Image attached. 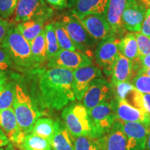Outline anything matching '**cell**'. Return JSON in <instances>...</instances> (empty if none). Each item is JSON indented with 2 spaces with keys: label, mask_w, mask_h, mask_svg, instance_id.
Listing matches in <instances>:
<instances>
[{
  "label": "cell",
  "mask_w": 150,
  "mask_h": 150,
  "mask_svg": "<svg viewBox=\"0 0 150 150\" xmlns=\"http://www.w3.org/2000/svg\"><path fill=\"white\" fill-rule=\"evenodd\" d=\"M99 77H102V71L93 65L73 70L72 88L76 99L81 101L91 82Z\"/></svg>",
  "instance_id": "4fadbf2b"
},
{
  "label": "cell",
  "mask_w": 150,
  "mask_h": 150,
  "mask_svg": "<svg viewBox=\"0 0 150 150\" xmlns=\"http://www.w3.org/2000/svg\"><path fill=\"white\" fill-rule=\"evenodd\" d=\"M56 9H63L67 6L66 0H45Z\"/></svg>",
  "instance_id": "74e56055"
},
{
  "label": "cell",
  "mask_w": 150,
  "mask_h": 150,
  "mask_svg": "<svg viewBox=\"0 0 150 150\" xmlns=\"http://www.w3.org/2000/svg\"><path fill=\"white\" fill-rule=\"evenodd\" d=\"M50 68H63L74 70L80 67L93 65L91 59L86 54L79 51L60 50L52 59L49 60Z\"/></svg>",
  "instance_id": "9c48e42d"
},
{
  "label": "cell",
  "mask_w": 150,
  "mask_h": 150,
  "mask_svg": "<svg viewBox=\"0 0 150 150\" xmlns=\"http://www.w3.org/2000/svg\"><path fill=\"white\" fill-rule=\"evenodd\" d=\"M114 94L113 86L102 77L96 78L91 82L82 99L83 104L88 110L101 103L108 101Z\"/></svg>",
  "instance_id": "30bf717a"
},
{
  "label": "cell",
  "mask_w": 150,
  "mask_h": 150,
  "mask_svg": "<svg viewBox=\"0 0 150 150\" xmlns=\"http://www.w3.org/2000/svg\"><path fill=\"white\" fill-rule=\"evenodd\" d=\"M145 150H150V131L148 135L147 140V143H146V147Z\"/></svg>",
  "instance_id": "7bdbcfd3"
},
{
  "label": "cell",
  "mask_w": 150,
  "mask_h": 150,
  "mask_svg": "<svg viewBox=\"0 0 150 150\" xmlns=\"http://www.w3.org/2000/svg\"><path fill=\"white\" fill-rule=\"evenodd\" d=\"M88 111L95 138H102L107 134L117 120L112 99L101 103Z\"/></svg>",
  "instance_id": "52a82bcc"
},
{
  "label": "cell",
  "mask_w": 150,
  "mask_h": 150,
  "mask_svg": "<svg viewBox=\"0 0 150 150\" xmlns=\"http://www.w3.org/2000/svg\"><path fill=\"white\" fill-rule=\"evenodd\" d=\"M135 36L138 45L140 58L150 54V38L142 33H135Z\"/></svg>",
  "instance_id": "1f68e13d"
},
{
  "label": "cell",
  "mask_w": 150,
  "mask_h": 150,
  "mask_svg": "<svg viewBox=\"0 0 150 150\" xmlns=\"http://www.w3.org/2000/svg\"><path fill=\"white\" fill-rule=\"evenodd\" d=\"M6 75L2 70H0V92L6 86Z\"/></svg>",
  "instance_id": "60d3db41"
},
{
  "label": "cell",
  "mask_w": 150,
  "mask_h": 150,
  "mask_svg": "<svg viewBox=\"0 0 150 150\" xmlns=\"http://www.w3.org/2000/svg\"><path fill=\"white\" fill-rule=\"evenodd\" d=\"M0 127L12 143L20 145L26 136L19 127L13 108L0 110Z\"/></svg>",
  "instance_id": "e0dca14e"
},
{
  "label": "cell",
  "mask_w": 150,
  "mask_h": 150,
  "mask_svg": "<svg viewBox=\"0 0 150 150\" xmlns=\"http://www.w3.org/2000/svg\"><path fill=\"white\" fill-rule=\"evenodd\" d=\"M73 71L63 68L41 70L38 79L41 102L50 109L61 110L76 99L72 88Z\"/></svg>",
  "instance_id": "6da1fadb"
},
{
  "label": "cell",
  "mask_w": 150,
  "mask_h": 150,
  "mask_svg": "<svg viewBox=\"0 0 150 150\" xmlns=\"http://www.w3.org/2000/svg\"><path fill=\"white\" fill-rule=\"evenodd\" d=\"M1 46L7 50L14 64L21 70L37 66L33 59L30 43L20 34L16 26L11 25Z\"/></svg>",
  "instance_id": "3957f363"
},
{
  "label": "cell",
  "mask_w": 150,
  "mask_h": 150,
  "mask_svg": "<svg viewBox=\"0 0 150 150\" xmlns=\"http://www.w3.org/2000/svg\"><path fill=\"white\" fill-rule=\"evenodd\" d=\"M144 5L147 7V8H150V0H139Z\"/></svg>",
  "instance_id": "ee69618b"
},
{
  "label": "cell",
  "mask_w": 150,
  "mask_h": 150,
  "mask_svg": "<svg viewBox=\"0 0 150 150\" xmlns=\"http://www.w3.org/2000/svg\"><path fill=\"white\" fill-rule=\"evenodd\" d=\"M140 64L142 65V67L150 68V54L149 55L140 57Z\"/></svg>",
  "instance_id": "ab89813d"
},
{
  "label": "cell",
  "mask_w": 150,
  "mask_h": 150,
  "mask_svg": "<svg viewBox=\"0 0 150 150\" xmlns=\"http://www.w3.org/2000/svg\"><path fill=\"white\" fill-rule=\"evenodd\" d=\"M54 132V121L48 117L38 118L32 130V134L47 140L50 143H52Z\"/></svg>",
  "instance_id": "d4e9b609"
},
{
  "label": "cell",
  "mask_w": 150,
  "mask_h": 150,
  "mask_svg": "<svg viewBox=\"0 0 150 150\" xmlns=\"http://www.w3.org/2000/svg\"><path fill=\"white\" fill-rule=\"evenodd\" d=\"M44 30L45 33V40L47 45V59L49 61L61 49H60L57 38H56L54 24L50 23L46 24L44 27Z\"/></svg>",
  "instance_id": "4316f807"
},
{
  "label": "cell",
  "mask_w": 150,
  "mask_h": 150,
  "mask_svg": "<svg viewBox=\"0 0 150 150\" xmlns=\"http://www.w3.org/2000/svg\"><path fill=\"white\" fill-rule=\"evenodd\" d=\"M118 50L122 55L134 63L140 61L138 45L134 33H127L122 36L118 44Z\"/></svg>",
  "instance_id": "7402d4cb"
},
{
  "label": "cell",
  "mask_w": 150,
  "mask_h": 150,
  "mask_svg": "<svg viewBox=\"0 0 150 150\" xmlns=\"http://www.w3.org/2000/svg\"><path fill=\"white\" fill-rule=\"evenodd\" d=\"M12 65V60L5 48L0 46V70H6Z\"/></svg>",
  "instance_id": "836d02e7"
},
{
  "label": "cell",
  "mask_w": 150,
  "mask_h": 150,
  "mask_svg": "<svg viewBox=\"0 0 150 150\" xmlns=\"http://www.w3.org/2000/svg\"><path fill=\"white\" fill-rule=\"evenodd\" d=\"M53 15V9L44 0H19L15 11L17 22L29 20L47 21Z\"/></svg>",
  "instance_id": "5b68a950"
},
{
  "label": "cell",
  "mask_w": 150,
  "mask_h": 150,
  "mask_svg": "<svg viewBox=\"0 0 150 150\" xmlns=\"http://www.w3.org/2000/svg\"><path fill=\"white\" fill-rule=\"evenodd\" d=\"M142 105L144 111L150 115V94L142 93Z\"/></svg>",
  "instance_id": "f35d334b"
},
{
  "label": "cell",
  "mask_w": 150,
  "mask_h": 150,
  "mask_svg": "<svg viewBox=\"0 0 150 150\" xmlns=\"http://www.w3.org/2000/svg\"><path fill=\"white\" fill-rule=\"evenodd\" d=\"M55 132L52 141L53 150H75L74 138L65 127L64 123L58 120L54 122Z\"/></svg>",
  "instance_id": "44dd1931"
},
{
  "label": "cell",
  "mask_w": 150,
  "mask_h": 150,
  "mask_svg": "<svg viewBox=\"0 0 150 150\" xmlns=\"http://www.w3.org/2000/svg\"><path fill=\"white\" fill-rule=\"evenodd\" d=\"M0 150H14V147L0 127Z\"/></svg>",
  "instance_id": "e575fe53"
},
{
  "label": "cell",
  "mask_w": 150,
  "mask_h": 150,
  "mask_svg": "<svg viewBox=\"0 0 150 150\" xmlns=\"http://www.w3.org/2000/svg\"><path fill=\"white\" fill-rule=\"evenodd\" d=\"M134 69V63L119 52L111 74L112 86L122 82L130 81Z\"/></svg>",
  "instance_id": "ffe728a7"
},
{
  "label": "cell",
  "mask_w": 150,
  "mask_h": 150,
  "mask_svg": "<svg viewBox=\"0 0 150 150\" xmlns=\"http://www.w3.org/2000/svg\"><path fill=\"white\" fill-rule=\"evenodd\" d=\"M45 21L42 20H29L20 22L16 26L17 29L22 36L31 43L44 29Z\"/></svg>",
  "instance_id": "603a6c76"
},
{
  "label": "cell",
  "mask_w": 150,
  "mask_h": 150,
  "mask_svg": "<svg viewBox=\"0 0 150 150\" xmlns=\"http://www.w3.org/2000/svg\"><path fill=\"white\" fill-rule=\"evenodd\" d=\"M18 146L22 150H53L51 143L47 140L32 133L24 137Z\"/></svg>",
  "instance_id": "484cf974"
},
{
  "label": "cell",
  "mask_w": 150,
  "mask_h": 150,
  "mask_svg": "<svg viewBox=\"0 0 150 150\" xmlns=\"http://www.w3.org/2000/svg\"><path fill=\"white\" fill-rule=\"evenodd\" d=\"M75 150H102L99 138L91 136H79L74 139Z\"/></svg>",
  "instance_id": "f1b7e54d"
},
{
  "label": "cell",
  "mask_w": 150,
  "mask_h": 150,
  "mask_svg": "<svg viewBox=\"0 0 150 150\" xmlns=\"http://www.w3.org/2000/svg\"><path fill=\"white\" fill-rule=\"evenodd\" d=\"M68 33L79 52L85 54L95 47L98 41L94 39L74 15H66L60 21Z\"/></svg>",
  "instance_id": "8992f818"
},
{
  "label": "cell",
  "mask_w": 150,
  "mask_h": 150,
  "mask_svg": "<svg viewBox=\"0 0 150 150\" xmlns=\"http://www.w3.org/2000/svg\"><path fill=\"white\" fill-rule=\"evenodd\" d=\"M13 108L19 127L23 134L27 136L32 133L35 122L42 114L32 98L20 84L15 85Z\"/></svg>",
  "instance_id": "7a4b0ae2"
},
{
  "label": "cell",
  "mask_w": 150,
  "mask_h": 150,
  "mask_svg": "<svg viewBox=\"0 0 150 150\" xmlns=\"http://www.w3.org/2000/svg\"><path fill=\"white\" fill-rule=\"evenodd\" d=\"M102 150H126L127 139L123 122L116 120L106 135L99 138Z\"/></svg>",
  "instance_id": "2e32d148"
},
{
  "label": "cell",
  "mask_w": 150,
  "mask_h": 150,
  "mask_svg": "<svg viewBox=\"0 0 150 150\" xmlns=\"http://www.w3.org/2000/svg\"><path fill=\"white\" fill-rule=\"evenodd\" d=\"M146 12L147 7L139 0H127L122 17L124 29L131 33L140 32Z\"/></svg>",
  "instance_id": "8fae6325"
},
{
  "label": "cell",
  "mask_w": 150,
  "mask_h": 150,
  "mask_svg": "<svg viewBox=\"0 0 150 150\" xmlns=\"http://www.w3.org/2000/svg\"><path fill=\"white\" fill-rule=\"evenodd\" d=\"M75 17L79 20L88 33L97 41L106 40L115 35L104 15L88 14Z\"/></svg>",
  "instance_id": "7c38bea8"
},
{
  "label": "cell",
  "mask_w": 150,
  "mask_h": 150,
  "mask_svg": "<svg viewBox=\"0 0 150 150\" xmlns=\"http://www.w3.org/2000/svg\"><path fill=\"white\" fill-rule=\"evenodd\" d=\"M31 54L36 65L42 64L47 59V45L45 30L40 33L32 42L30 43Z\"/></svg>",
  "instance_id": "cb8c5ba5"
},
{
  "label": "cell",
  "mask_w": 150,
  "mask_h": 150,
  "mask_svg": "<svg viewBox=\"0 0 150 150\" xmlns=\"http://www.w3.org/2000/svg\"><path fill=\"white\" fill-rule=\"evenodd\" d=\"M11 24L7 20L0 17V46L8 34Z\"/></svg>",
  "instance_id": "d590c367"
},
{
  "label": "cell",
  "mask_w": 150,
  "mask_h": 150,
  "mask_svg": "<svg viewBox=\"0 0 150 150\" xmlns=\"http://www.w3.org/2000/svg\"><path fill=\"white\" fill-rule=\"evenodd\" d=\"M127 0H109L105 17L112 32L116 36L121 38L125 32L122 17L126 6Z\"/></svg>",
  "instance_id": "ac0fdd59"
},
{
  "label": "cell",
  "mask_w": 150,
  "mask_h": 150,
  "mask_svg": "<svg viewBox=\"0 0 150 150\" xmlns=\"http://www.w3.org/2000/svg\"><path fill=\"white\" fill-rule=\"evenodd\" d=\"M120 38L112 35L106 40H102L97 45L95 52V60L99 66L102 67L105 74L108 76L111 75L117 59L119 50V44Z\"/></svg>",
  "instance_id": "ba28073f"
},
{
  "label": "cell",
  "mask_w": 150,
  "mask_h": 150,
  "mask_svg": "<svg viewBox=\"0 0 150 150\" xmlns=\"http://www.w3.org/2000/svg\"><path fill=\"white\" fill-rule=\"evenodd\" d=\"M127 139L126 150H145L150 125L140 122H123Z\"/></svg>",
  "instance_id": "5bb4252c"
},
{
  "label": "cell",
  "mask_w": 150,
  "mask_h": 150,
  "mask_svg": "<svg viewBox=\"0 0 150 150\" xmlns=\"http://www.w3.org/2000/svg\"><path fill=\"white\" fill-rule=\"evenodd\" d=\"M141 33L150 38V8H147V12L141 28Z\"/></svg>",
  "instance_id": "8d00e7d4"
},
{
  "label": "cell",
  "mask_w": 150,
  "mask_h": 150,
  "mask_svg": "<svg viewBox=\"0 0 150 150\" xmlns=\"http://www.w3.org/2000/svg\"><path fill=\"white\" fill-rule=\"evenodd\" d=\"M53 24L60 49L70 51H76V47L74 46L72 39L70 38L68 33L61 22L56 21L53 22Z\"/></svg>",
  "instance_id": "83f0119b"
},
{
  "label": "cell",
  "mask_w": 150,
  "mask_h": 150,
  "mask_svg": "<svg viewBox=\"0 0 150 150\" xmlns=\"http://www.w3.org/2000/svg\"><path fill=\"white\" fill-rule=\"evenodd\" d=\"M109 0H75L72 12L75 16L106 14Z\"/></svg>",
  "instance_id": "d6986e66"
},
{
  "label": "cell",
  "mask_w": 150,
  "mask_h": 150,
  "mask_svg": "<svg viewBox=\"0 0 150 150\" xmlns=\"http://www.w3.org/2000/svg\"><path fill=\"white\" fill-rule=\"evenodd\" d=\"M61 117L69 132L74 138L95 137L94 129L88 110L83 104L72 102L63 108Z\"/></svg>",
  "instance_id": "277c9868"
},
{
  "label": "cell",
  "mask_w": 150,
  "mask_h": 150,
  "mask_svg": "<svg viewBox=\"0 0 150 150\" xmlns=\"http://www.w3.org/2000/svg\"><path fill=\"white\" fill-rule=\"evenodd\" d=\"M19 0H0V17L7 19L16 11Z\"/></svg>",
  "instance_id": "d6a6232c"
},
{
  "label": "cell",
  "mask_w": 150,
  "mask_h": 150,
  "mask_svg": "<svg viewBox=\"0 0 150 150\" xmlns=\"http://www.w3.org/2000/svg\"><path fill=\"white\" fill-rule=\"evenodd\" d=\"M116 117L122 122H140L150 125V115L143 110L135 108L125 100L112 99Z\"/></svg>",
  "instance_id": "9a60e30c"
},
{
  "label": "cell",
  "mask_w": 150,
  "mask_h": 150,
  "mask_svg": "<svg viewBox=\"0 0 150 150\" xmlns=\"http://www.w3.org/2000/svg\"><path fill=\"white\" fill-rule=\"evenodd\" d=\"M15 96V86L6 84L4 88L0 92V110L13 108Z\"/></svg>",
  "instance_id": "f546056e"
},
{
  "label": "cell",
  "mask_w": 150,
  "mask_h": 150,
  "mask_svg": "<svg viewBox=\"0 0 150 150\" xmlns=\"http://www.w3.org/2000/svg\"><path fill=\"white\" fill-rule=\"evenodd\" d=\"M131 83L140 93L150 94V76L148 75L138 72Z\"/></svg>",
  "instance_id": "4dcf8cb0"
},
{
  "label": "cell",
  "mask_w": 150,
  "mask_h": 150,
  "mask_svg": "<svg viewBox=\"0 0 150 150\" xmlns=\"http://www.w3.org/2000/svg\"><path fill=\"white\" fill-rule=\"evenodd\" d=\"M138 72L142 73V74H147L150 76V68H145V67H142L140 70L138 71Z\"/></svg>",
  "instance_id": "b9f144b4"
}]
</instances>
